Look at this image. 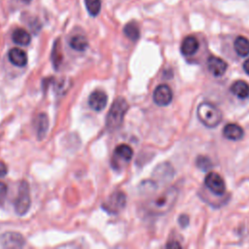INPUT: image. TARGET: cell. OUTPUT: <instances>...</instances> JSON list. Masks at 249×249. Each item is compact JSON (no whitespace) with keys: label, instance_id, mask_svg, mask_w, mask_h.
<instances>
[{"label":"cell","instance_id":"obj_1","mask_svg":"<svg viewBox=\"0 0 249 249\" xmlns=\"http://www.w3.org/2000/svg\"><path fill=\"white\" fill-rule=\"evenodd\" d=\"M178 190L175 187L166 189L160 196L151 199L146 205V211L154 216H159L168 212L176 202Z\"/></svg>","mask_w":249,"mask_h":249},{"label":"cell","instance_id":"obj_2","mask_svg":"<svg viewBox=\"0 0 249 249\" xmlns=\"http://www.w3.org/2000/svg\"><path fill=\"white\" fill-rule=\"evenodd\" d=\"M127 109L128 104L124 97L120 96L114 100L106 118V127L108 130L113 131L121 126Z\"/></svg>","mask_w":249,"mask_h":249},{"label":"cell","instance_id":"obj_3","mask_svg":"<svg viewBox=\"0 0 249 249\" xmlns=\"http://www.w3.org/2000/svg\"><path fill=\"white\" fill-rule=\"evenodd\" d=\"M197 118L207 127L217 126L223 119L221 110L210 102H201L197 107Z\"/></svg>","mask_w":249,"mask_h":249},{"label":"cell","instance_id":"obj_4","mask_svg":"<svg viewBox=\"0 0 249 249\" xmlns=\"http://www.w3.org/2000/svg\"><path fill=\"white\" fill-rule=\"evenodd\" d=\"M31 204L30 199V193H29V186L26 181H21L18 190V196L15 199V210L18 215H24L29 210Z\"/></svg>","mask_w":249,"mask_h":249},{"label":"cell","instance_id":"obj_5","mask_svg":"<svg viewBox=\"0 0 249 249\" xmlns=\"http://www.w3.org/2000/svg\"><path fill=\"white\" fill-rule=\"evenodd\" d=\"M133 156V150L127 144H120L115 150L111 160V166L115 170H121L129 162Z\"/></svg>","mask_w":249,"mask_h":249},{"label":"cell","instance_id":"obj_6","mask_svg":"<svg viewBox=\"0 0 249 249\" xmlns=\"http://www.w3.org/2000/svg\"><path fill=\"white\" fill-rule=\"evenodd\" d=\"M126 203V196L124 192L117 191L113 193L106 201L103 202L102 208L110 213V214H117L119 213Z\"/></svg>","mask_w":249,"mask_h":249},{"label":"cell","instance_id":"obj_7","mask_svg":"<svg viewBox=\"0 0 249 249\" xmlns=\"http://www.w3.org/2000/svg\"><path fill=\"white\" fill-rule=\"evenodd\" d=\"M204 184L207 189L214 195L222 196L226 192V184L221 175L216 172H209L205 176Z\"/></svg>","mask_w":249,"mask_h":249},{"label":"cell","instance_id":"obj_8","mask_svg":"<svg viewBox=\"0 0 249 249\" xmlns=\"http://www.w3.org/2000/svg\"><path fill=\"white\" fill-rule=\"evenodd\" d=\"M172 90L171 89L165 85L161 84L158 86L153 93V100L159 106H166L172 101Z\"/></svg>","mask_w":249,"mask_h":249},{"label":"cell","instance_id":"obj_9","mask_svg":"<svg viewBox=\"0 0 249 249\" xmlns=\"http://www.w3.org/2000/svg\"><path fill=\"white\" fill-rule=\"evenodd\" d=\"M24 243L23 236L18 232H5L0 235L1 248H20Z\"/></svg>","mask_w":249,"mask_h":249},{"label":"cell","instance_id":"obj_10","mask_svg":"<svg viewBox=\"0 0 249 249\" xmlns=\"http://www.w3.org/2000/svg\"><path fill=\"white\" fill-rule=\"evenodd\" d=\"M207 68L213 76L221 77L227 71L228 64L221 57H218L215 55H210L207 58Z\"/></svg>","mask_w":249,"mask_h":249},{"label":"cell","instance_id":"obj_11","mask_svg":"<svg viewBox=\"0 0 249 249\" xmlns=\"http://www.w3.org/2000/svg\"><path fill=\"white\" fill-rule=\"evenodd\" d=\"M107 101H108V96L101 89H96L92 91L89 97V105L94 111L103 110L106 107Z\"/></svg>","mask_w":249,"mask_h":249},{"label":"cell","instance_id":"obj_12","mask_svg":"<svg viewBox=\"0 0 249 249\" xmlns=\"http://www.w3.org/2000/svg\"><path fill=\"white\" fill-rule=\"evenodd\" d=\"M199 48V42L195 36H187L181 43L180 51L181 53L185 56H191L195 54Z\"/></svg>","mask_w":249,"mask_h":249},{"label":"cell","instance_id":"obj_13","mask_svg":"<svg viewBox=\"0 0 249 249\" xmlns=\"http://www.w3.org/2000/svg\"><path fill=\"white\" fill-rule=\"evenodd\" d=\"M34 126L36 130V135L39 140H42L49 129V118L45 113H40L36 116L34 120Z\"/></svg>","mask_w":249,"mask_h":249},{"label":"cell","instance_id":"obj_14","mask_svg":"<svg viewBox=\"0 0 249 249\" xmlns=\"http://www.w3.org/2000/svg\"><path fill=\"white\" fill-rule=\"evenodd\" d=\"M223 134L224 136L229 140H239L243 137L244 131L241 126H239L237 124H228L223 128Z\"/></svg>","mask_w":249,"mask_h":249},{"label":"cell","instance_id":"obj_15","mask_svg":"<svg viewBox=\"0 0 249 249\" xmlns=\"http://www.w3.org/2000/svg\"><path fill=\"white\" fill-rule=\"evenodd\" d=\"M9 60L16 66L23 67L27 64V55L24 51L18 48H13L8 53Z\"/></svg>","mask_w":249,"mask_h":249},{"label":"cell","instance_id":"obj_16","mask_svg":"<svg viewBox=\"0 0 249 249\" xmlns=\"http://www.w3.org/2000/svg\"><path fill=\"white\" fill-rule=\"evenodd\" d=\"M231 91L238 98H247L249 96V84L243 80H237L231 84Z\"/></svg>","mask_w":249,"mask_h":249},{"label":"cell","instance_id":"obj_17","mask_svg":"<svg viewBox=\"0 0 249 249\" xmlns=\"http://www.w3.org/2000/svg\"><path fill=\"white\" fill-rule=\"evenodd\" d=\"M173 175V168L168 162H163L156 167L154 176L158 178V180L160 181H167L169 180Z\"/></svg>","mask_w":249,"mask_h":249},{"label":"cell","instance_id":"obj_18","mask_svg":"<svg viewBox=\"0 0 249 249\" xmlns=\"http://www.w3.org/2000/svg\"><path fill=\"white\" fill-rule=\"evenodd\" d=\"M233 48L239 56H247L249 54V40L244 36H237L233 42Z\"/></svg>","mask_w":249,"mask_h":249},{"label":"cell","instance_id":"obj_19","mask_svg":"<svg viewBox=\"0 0 249 249\" xmlns=\"http://www.w3.org/2000/svg\"><path fill=\"white\" fill-rule=\"evenodd\" d=\"M12 39L14 43L19 46H27L31 42V37L29 33L23 28H17L12 34Z\"/></svg>","mask_w":249,"mask_h":249},{"label":"cell","instance_id":"obj_20","mask_svg":"<svg viewBox=\"0 0 249 249\" xmlns=\"http://www.w3.org/2000/svg\"><path fill=\"white\" fill-rule=\"evenodd\" d=\"M69 45L73 50L78 52H83L89 47V41L84 35L77 34L70 39Z\"/></svg>","mask_w":249,"mask_h":249},{"label":"cell","instance_id":"obj_21","mask_svg":"<svg viewBox=\"0 0 249 249\" xmlns=\"http://www.w3.org/2000/svg\"><path fill=\"white\" fill-rule=\"evenodd\" d=\"M124 35L131 41L135 42L140 37V29L138 24L135 21H129L124 27Z\"/></svg>","mask_w":249,"mask_h":249},{"label":"cell","instance_id":"obj_22","mask_svg":"<svg viewBox=\"0 0 249 249\" xmlns=\"http://www.w3.org/2000/svg\"><path fill=\"white\" fill-rule=\"evenodd\" d=\"M62 60V53H61V48H60V42L59 39L55 41L53 47L52 51V61L53 64V67L57 69L61 63Z\"/></svg>","mask_w":249,"mask_h":249},{"label":"cell","instance_id":"obj_23","mask_svg":"<svg viewBox=\"0 0 249 249\" xmlns=\"http://www.w3.org/2000/svg\"><path fill=\"white\" fill-rule=\"evenodd\" d=\"M88 13L91 17H96L101 9V0H84Z\"/></svg>","mask_w":249,"mask_h":249},{"label":"cell","instance_id":"obj_24","mask_svg":"<svg viewBox=\"0 0 249 249\" xmlns=\"http://www.w3.org/2000/svg\"><path fill=\"white\" fill-rule=\"evenodd\" d=\"M196 166L201 169L202 171H206V170H209L212 166L211 164V160L210 159H208L207 157L205 156H199L196 158Z\"/></svg>","mask_w":249,"mask_h":249},{"label":"cell","instance_id":"obj_25","mask_svg":"<svg viewBox=\"0 0 249 249\" xmlns=\"http://www.w3.org/2000/svg\"><path fill=\"white\" fill-rule=\"evenodd\" d=\"M7 192H8V188L7 185L3 182H0V206L3 205L6 196H7Z\"/></svg>","mask_w":249,"mask_h":249},{"label":"cell","instance_id":"obj_26","mask_svg":"<svg viewBox=\"0 0 249 249\" xmlns=\"http://www.w3.org/2000/svg\"><path fill=\"white\" fill-rule=\"evenodd\" d=\"M178 223L180 224V226L182 228H186L189 224V217L185 214H182L179 216V219H178Z\"/></svg>","mask_w":249,"mask_h":249},{"label":"cell","instance_id":"obj_27","mask_svg":"<svg viewBox=\"0 0 249 249\" xmlns=\"http://www.w3.org/2000/svg\"><path fill=\"white\" fill-rule=\"evenodd\" d=\"M8 172V167L5 162L0 160V177H4Z\"/></svg>","mask_w":249,"mask_h":249},{"label":"cell","instance_id":"obj_28","mask_svg":"<svg viewBox=\"0 0 249 249\" xmlns=\"http://www.w3.org/2000/svg\"><path fill=\"white\" fill-rule=\"evenodd\" d=\"M167 248H181V245L177 241H171L166 244Z\"/></svg>","mask_w":249,"mask_h":249},{"label":"cell","instance_id":"obj_29","mask_svg":"<svg viewBox=\"0 0 249 249\" xmlns=\"http://www.w3.org/2000/svg\"><path fill=\"white\" fill-rule=\"evenodd\" d=\"M243 69H244L245 73L249 75V58L244 61V63H243Z\"/></svg>","mask_w":249,"mask_h":249},{"label":"cell","instance_id":"obj_30","mask_svg":"<svg viewBox=\"0 0 249 249\" xmlns=\"http://www.w3.org/2000/svg\"><path fill=\"white\" fill-rule=\"evenodd\" d=\"M20 1H21V2H23V3H26V4H28V3H29L31 0H20Z\"/></svg>","mask_w":249,"mask_h":249}]
</instances>
